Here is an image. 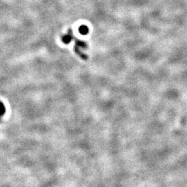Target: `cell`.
Returning a JSON list of instances; mask_svg holds the SVG:
<instances>
[{
  "instance_id": "obj_1",
  "label": "cell",
  "mask_w": 187,
  "mask_h": 187,
  "mask_svg": "<svg viewBox=\"0 0 187 187\" xmlns=\"http://www.w3.org/2000/svg\"><path fill=\"white\" fill-rule=\"evenodd\" d=\"M71 39H72V34H71V30H69V34L64 35L62 38V41L66 44H68L71 41Z\"/></svg>"
},
{
  "instance_id": "obj_2",
  "label": "cell",
  "mask_w": 187,
  "mask_h": 187,
  "mask_svg": "<svg viewBox=\"0 0 187 187\" xmlns=\"http://www.w3.org/2000/svg\"><path fill=\"white\" fill-rule=\"evenodd\" d=\"M79 32L80 33H81L82 35H86V34L88 33L89 32V28L87 26L85 25H82V26H80L79 27Z\"/></svg>"
},
{
  "instance_id": "obj_3",
  "label": "cell",
  "mask_w": 187,
  "mask_h": 187,
  "mask_svg": "<svg viewBox=\"0 0 187 187\" xmlns=\"http://www.w3.org/2000/svg\"><path fill=\"white\" fill-rule=\"evenodd\" d=\"M6 112V107L3 103L0 102V115H3Z\"/></svg>"
}]
</instances>
